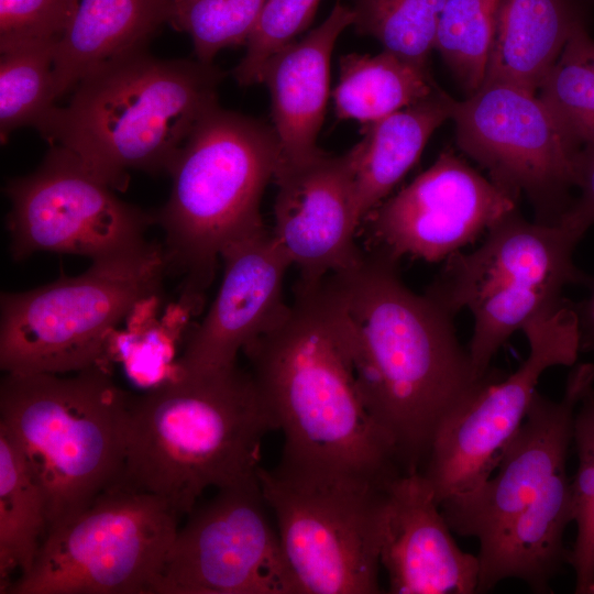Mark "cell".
Instances as JSON below:
<instances>
[{
    "label": "cell",
    "instance_id": "cell-1",
    "mask_svg": "<svg viewBox=\"0 0 594 594\" xmlns=\"http://www.w3.org/2000/svg\"><path fill=\"white\" fill-rule=\"evenodd\" d=\"M380 249L328 276L362 400L405 473L422 470L433 437L487 376H476L453 317L402 280Z\"/></svg>",
    "mask_w": 594,
    "mask_h": 594
},
{
    "label": "cell",
    "instance_id": "cell-2",
    "mask_svg": "<svg viewBox=\"0 0 594 594\" xmlns=\"http://www.w3.org/2000/svg\"><path fill=\"white\" fill-rule=\"evenodd\" d=\"M243 352L284 436L280 464L384 483L404 473L360 395L327 277L298 280L284 317Z\"/></svg>",
    "mask_w": 594,
    "mask_h": 594
},
{
    "label": "cell",
    "instance_id": "cell-3",
    "mask_svg": "<svg viewBox=\"0 0 594 594\" xmlns=\"http://www.w3.org/2000/svg\"><path fill=\"white\" fill-rule=\"evenodd\" d=\"M275 430L250 371L235 364L201 374L175 372L131 395L125 459L116 485L156 495L188 515L207 488L256 475L263 440Z\"/></svg>",
    "mask_w": 594,
    "mask_h": 594
},
{
    "label": "cell",
    "instance_id": "cell-4",
    "mask_svg": "<svg viewBox=\"0 0 594 594\" xmlns=\"http://www.w3.org/2000/svg\"><path fill=\"white\" fill-rule=\"evenodd\" d=\"M224 76L213 63L139 51L86 76L37 131L124 190L130 170L169 173L197 122L218 105Z\"/></svg>",
    "mask_w": 594,
    "mask_h": 594
},
{
    "label": "cell",
    "instance_id": "cell-5",
    "mask_svg": "<svg viewBox=\"0 0 594 594\" xmlns=\"http://www.w3.org/2000/svg\"><path fill=\"white\" fill-rule=\"evenodd\" d=\"M279 163L276 132L258 119L217 105L197 122L169 169V198L154 213L187 301L210 286L228 245L265 229L261 201Z\"/></svg>",
    "mask_w": 594,
    "mask_h": 594
},
{
    "label": "cell",
    "instance_id": "cell-6",
    "mask_svg": "<svg viewBox=\"0 0 594 594\" xmlns=\"http://www.w3.org/2000/svg\"><path fill=\"white\" fill-rule=\"evenodd\" d=\"M130 397L101 364L70 376L6 373L1 380L0 428L43 490L48 529L118 483Z\"/></svg>",
    "mask_w": 594,
    "mask_h": 594
},
{
    "label": "cell",
    "instance_id": "cell-7",
    "mask_svg": "<svg viewBox=\"0 0 594 594\" xmlns=\"http://www.w3.org/2000/svg\"><path fill=\"white\" fill-rule=\"evenodd\" d=\"M582 237L563 223L528 221L515 209L475 250L446 260L425 294L452 317L471 312L468 350L477 377L491 373L493 358L509 337L566 301L565 286L591 282L573 262Z\"/></svg>",
    "mask_w": 594,
    "mask_h": 594
},
{
    "label": "cell",
    "instance_id": "cell-8",
    "mask_svg": "<svg viewBox=\"0 0 594 594\" xmlns=\"http://www.w3.org/2000/svg\"><path fill=\"white\" fill-rule=\"evenodd\" d=\"M162 245L92 261L74 277L2 293L0 367L8 374L76 373L101 364L114 326L161 287Z\"/></svg>",
    "mask_w": 594,
    "mask_h": 594
},
{
    "label": "cell",
    "instance_id": "cell-9",
    "mask_svg": "<svg viewBox=\"0 0 594 594\" xmlns=\"http://www.w3.org/2000/svg\"><path fill=\"white\" fill-rule=\"evenodd\" d=\"M257 479L301 594H377L389 482L278 463Z\"/></svg>",
    "mask_w": 594,
    "mask_h": 594
},
{
    "label": "cell",
    "instance_id": "cell-10",
    "mask_svg": "<svg viewBox=\"0 0 594 594\" xmlns=\"http://www.w3.org/2000/svg\"><path fill=\"white\" fill-rule=\"evenodd\" d=\"M182 517L156 495L116 485L48 529L8 594H153Z\"/></svg>",
    "mask_w": 594,
    "mask_h": 594
},
{
    "label": "cell",
    "instance_id": "cell-11",
    "mask_svg": "<svg viewBox=\"0 0 594 594\" xmlns=\"http://www.w3.org/2000/svg\"><path fill=\"white\" fill-rule=\"evenodd\" d=\"M529 353L507 377L493 374L455 407L438 428L421 470L440 505L482 485L495 471L521 426L540 376L578 360L576 312L566 300L522 330Z\"/></svg>",
    "mask_w": 594,
    "mask_h": 594
},
{
    "label": "cell",
    "instance_id": "cell-12",
    "mask_svg": "<svg viewBox=\"0 0 594 594\" xmlns=\"http://www.w3.org/2000/svg\"><path fill=\"white\" fill-rule=\"evenodd\" d=\"M458 147L518 200L527 196L535 220L557 224L575 189L578 142L538 98L520 88L483 84L455 101Z\"/></svg>",
    "mask_w": 594,
    "mask_h": 594
},
{
    "label": "cell",
    "instance_id": "cell-13",
    "mask_svg": "<svg viewBox=\"0 0 594 594\" xmlns=\"http://www.w3.org/2000/svg\"><path fill=\"white\" fill-rule=\"evenodd\" d=\"M187 516L153 594H301L257 474L218 488Z\"/></svg>",
    "mask_w": 594,
    "mask_h": 594
},
{
    "label": "cell",
    "instance_id": "cell-14",
    "mask_svg": "<svg viewBox=\"0 0 594 594\" xmlns=\"http://www.w3.org/2000/svg\"><path fill=\"white\" fill-rule=\"evenodd\" d=\"M10 252L23 261L36 252L102 260L146 246L155 215L121 200L74 155L52 146L32 174L8 183Z\"/></svg>",
    "mask_w": 594,
    "mask_h": 594
},
{
    "label": "cell",
    "instance_id": "cell-15",
    "mask_svg": "<svg viewBox=\"0 0 594 594\" xmlns=\"http://www.w3.org/2000/svg\"><path fill=\"white\" fill-rule=\"evenodd\" d=\"M517 209V200L451 148L367 217L376 249L399 261L447 260Z\"/></svg>",
    "mask_w": 594,
    "mask_h": 594
},
{
    "label": "cell",
    "instance_id": "cell-16",
    "mask_svg": "<svg viewBox=\"0 0 594 594\" xmlns=\"http://www.w3.org/2000/svg\"><path fill=\"white\" fill-rule=\"evenodd\" d=\"M593 385L594 364L582 363L569 373L559 400L536 392L496 473L477 488L440 504L453 534L482 544L528 507L547 481L565 466L578 405Z\"/></svg>",
    "mask_w": 594,
    "mask_h": 594
},
{
    "label": "cell",
    "instance_id": "cell-17",
    "mask_svg": "<svg viewBox=\"0 0 594 594\" xmlns=\"http://www.w3.org/2000/svg\"><path fill=\"white\" fill-rule=\"evenodd\" d=\"M355 145L341 155L322 151L300 163H279L272 234L299 271L318 282L355 265L361 219L355 201Z\"/></svg>",
    "mask_w": 594,
    "mask_h": 594
},
{
    "label": "cell",
    "instance_id": "cell-18",
    "mask_svg": "<svg viewBox=\"0 0 594 594\" xmlns=\"http://www.w3.org/2000/svg\"><path fill=\"white\" fill-rule=\"evenodd\" d=\"M222 278L206 316L188 334L176 373L201 374L237 364L240 351L286 314L290 261L266 228L228 245Z\"/></svg>",
    "mask_w": 594,
    "mask_h": 594
},
{
    "label": "cell",
    "instance_id": "cell-19",
    "mask_svg": "<svg viewBox=\"0 0 594 594\" xmlns=\"http://www.w3.org/2000/svg\"><path fill=\"white\" fill-rule=\"evenodd\" d=\"M421 472L387 486L380 562L391 594H475L477 556L462 551Z\"/></svg>",
    "mask_w": 594,
    "mask_h": 594
},
{
    "label": "cell",
    "instance_id": "cell-20",
    "mask_svg": "<svg viewBox=\"0 0 594 594\" xmlns=\"http://www.w3.org/2000/svg\"><path fill=\"white\" fill-rule=\"evenodd\" d=\"M352 22L351 8L338 0L320 25L265 64L260 82L270 91L280 163L305 162L323 151L317 138L329 97L330 58L338 36Z\"/></svg>",
    "mask_w": 594,
    "mask_h": 594
},
{
    "label": "cell",
    "instance_id": "cell-21",
    "mask_svg": "<svg viewBox=\"0 0 594 594\" xmlns=\"http://www.w3.org/2000/svg\"><path fill=\"white\" fill-rule=\"evenodd\" d=\"M574 521L571 481L559 469L534 501L506 527L480 544L476 593L507 579L522 581L535 593H550L551 580L568 563L563 536Z\"/></svg>",
    "mask_w": 594,
    "mask_h": 594
},
{
    "label": "cell",
    "instance_id": "cell-22",
    "mask_svg": "<svg viewBox=\"0 0 594 594\" xmlns=\"http://www.w3.org/2000/svg\"><path fill=\"white\" fill-rule=\"evenodd\" d=\"M170 6L172 0H80L55 45L58 98L105 64L145 50L168 22Z\"/></svg>",
    "mask_w": 594,
    "mask_h": 594
},
{
    "label": "cell",
    "instance_id": "cell-23",
    "mask_svg": "<svg viewBox=\"0 0 594 594\" xmlns=\"http://www.w3.org/2000/svg\"><path fill=\"white\" fill-rule=\"evenodd\" d=\"M581 26L586 12L580 0H502L483 84L537 95Z\"/></svg>",
    "mask_w": 594,
    "mask_h": 594
},
{
    "label": "cell",
    "instance_id": "cell-24",
    "mask_svg": "<svg viewBox=\"0 0 594 594\" xmlns=\"http://www.w3.org/2000/svg\"><path fill=\"white\" fill-rule=\"evenodd\" d=\"M455 101L441 90L364 124L355 144V201L361 221L391 194L419 160L432 133L452 119Z\"/></svg>",
    "mask_w": 594,
    "mask_h": 594
},
{
    "label": "cell",
    "instance_id": "cell-25",
    "mask_svg": "<svg viewBox=\"0 0 594 594\" xmlns=\"http://www.w3.org/2000/svg\"><path fill=\"white\" fill-rule=\"evenodd\" d=\"M441 90L429 66L384 50L376 55L352 53L339 59L334 110L341 120L366 124Z\"/></svg>",
    "mask_w": 594,
    "mask_h": 594
},
{
    "label": "cell",
    "instance_id": "cell-26",
    "mask_svg": "<svg viewBox=\"0 0 594 594\" xmlns=\"http://www.w3.org/2000/svg\"><path fill=\"white\" fill-rule=\"evenodd\" d=\"M48 530L46 501L25 458L0 428V593L33 565Z\"/></svg>",
    "mask_w": 594,
    "mask_h": 594
},
{
    "label": "cell",
    "instance_id": "cell-27",
    "mask_svg": "<svg viewBox=\"0 0 594 594\" xmlns=\"http://www.w3.org/2000/svg\"><path fill=\"white\" fill-rule=\"evenodd\" d=\"M57 40L0 47V138L20 128H37L58 98L54 78Z\"/></svg>",
    "mask_w": 594,
    "mask_h": 594
},
{
    "label": "cell",
    "instance_id": "cell-28",
    "mask_svg": "<svg viewBox=\"0 0 594 594\" xmlns=\"http://www.w3.org/2000/svg\"><path fill=\"white\" fill-rule=\"evenodd\" d=\"M502 0H446L435 50L469 97L485 78Z\"/></svg>",
    "mask_w": 594,
    "mask_h": 594
},
{
    "label": "cell",
    "instance_id": "cell-29",
    "mask_svg": "<svg viewBox=\"0 0 594 594\" xmlns=\"http://www.w3.org/2000/svg\"><path fill=\"white\" fill-rule=\"evenodd\" d=\"M446 0H351L355 32L384 51L429 66Z\"/></svg>",
    "mask_w": 594,
    "mask_h": 594
},
{
    "label": "cell",
    "instance_id": "cell-30",
    "mask_svg": "<svg viewBox=\"0 0 594 594\" xmlns=\"http://www.w3.org/2000/svg\"><path fill=\"white\" fill-rule=\"evenodd\" d=\"M267 0H172L169 20L193 41L197 59L212 63L223 48L246 44Z\"/></svg>",
    "mask_w": 594,
    "mask_h": 594
},
{
    "label": "cell",
    "instance_id": "cell-31",
    "mask_svg": "<svg viewBox=\"0 0 594 594\" xmlns=\"http://www.w3.org/2000/svg\"><path fill=\"white\" fill-rule=\"evenodd\" d=\"M537 96L581 147L594 143V67L570 44Z\"/></svg>",
    "mask_w": 594,
    "mask_h": 594
},
{
    "label": "cell",
    "instance_id": "cell-32",
    "mask_svg": "<svg viewBox=\"0 0 594 594\" xmlns=\"http://www.w3.org/2000/svg\"><path fill=\"white\" fill-rule=\"evenodd\" d=\"M320 0H267L246 42L244 57L233 69L240 85L261 81L267 61L310 24Z\"/></svg>",
    "mask_w": 594,
    "mask_h": 594
},
{
    "label": "cell",
    "instance_id": "cell-33",
    "mask_svg": "<svg viewBox=\"0 0 594 594\" xmlns=\"http://www.w3.org/2000/svg\"><path fill=\"white\" fill-rule=\"evenodd\" d=\"M80 0H0V47L58 40Z\"/></svg>",
    "mask_w": 594,
    "mask_h": 594
},
{
    "label": "cell",
    "instance_id": "cell-34",
    "mask_svg": "<svg viewBox=\"0 0 594 594\" xmlns=\"http://www.w3.org/2000/svg\"><path fill=\"white\" fill-rule=\"evenodd\" d=\"M575 189L578 194L559 223L584 235L594 224V143L582 146L576 155Z\"/></svg>",
    "mask_w": 594,
    "mask_h": 594
},
{
    "label": "cell",
    "instance_id": "cell-35",
    "mask_svg": "<svg viewBox=\"0 0 594 594\" xmlns=\"http://www.w3.org/2000/svg\"><path fill=\"white\" fill-rule=\"evenodd\" d=\"M594 415V385L586 393ZM568 563L575 573L576 594H587L594 583V514L586 531L575 538L574 544L569 550Z\"/></svg>",
    "mask_w": 594,
    "mask_h": 594
},
{
    "label": "cell",
    "instance_id": "cell-36",
    "mask_svg": "<svg viewBox=\"0 0 594 594\" xmlns=\"http://www.w3.org/2000/svg\"><path fill=\"white\" fill-rule=\"evenodd\" d=\"M591 287L585 299L572 305L578 317L580 350L594 353V280H591Z\"/></svg>",
    "mask_w": 594,
    "mask_h": 594
},
{
    "label": "cell",
    "instance_id": "cell-37",
    "mask_svg": "<svg viewBox=\"0 0 594 594\" xmlns=\"http://www.w3.org/2000/svg\"><path fill=\"white\" fill-rule=\"evenodd\" d=\"M568 44L594 67V40L590 36L586 26L579 28Z\"/></svg>",
    "mask_w": 594,
    "mask_h": 594
},
{
    "label": "cell",
    "instance_id": "cell-38",
    "mask_svg": "<svg viewBox=\"0 0 594 594\" xmlns=\"http://www.w3.org/2000/svg\"><path fill=\"white\" fill-rule=\"evenodd\" d=\"M587 594H594V583L592 584V586L590 587L588 590V593Z\"/></svg>",
    "mask_w": 594,
    "mask_h": 594
}]
</instances>
